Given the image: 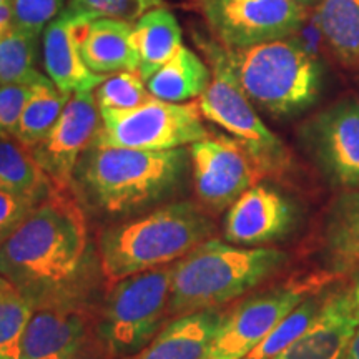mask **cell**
<instances>
[{"label": "cell", "instance_id": "6da1fadb", "mask_svg": "<svg viewBox=\"0 0 359 359\" xmlns=\"http://www.w3.org/2000/svg\"><path fill=\"white\" fill-rule=\"evenodd\" d=\"M88 233L83 210L53 190L0 245V275L34 308L82 299Z\"/></svg>", "mask_w": 359, "mask_h": 359}, {"label": "cell", "instance_id": "7a4b0ae2", "mask_svg": "<svg viewBox=\"0 0 359 359\" xmlns=\"http://www.w3.org/2000/svg\"><path fill=\"white\" fill-rule=\"evenodd\" d=\"M190 165L185 147L137 150L90 145L79 161L75 178L93 208L122 215L173 195Z\"/></svg>", "mask_w": 359, "mask_h": 359}, {"label": "cell", "instance_id": "3957f363", "mask_svg": "<svg viewBox=\"0 0 359 359\" xmlns=\"http://www.w3.org/2000/svg\"><path fill=\"white\" fill-rule=\"evenodd\" d=\"M288 255L276 248H241L208 238L173 263L170 320L224 306L285 266Z\"/></svg>", "mask_w": 359, "mask_h": 359}, {"label": "cell", "instance_id": "277c9868", "mask_svg": "<svg viewBox=\"0 0 359 359\" xmlns=\"http://www.w3.org/2000/svg\"><path fill=\"white\" fill-rule=\"evenodd\" d=\"M213 231L212 219L193 201L163 205L102 233L100 269L107 281L116 283L135 273L173 264L212 238Z\"/></svg>", "mask_w": 359, "mask_h": 359}, {"label": "cell", "instance_id": "5b68a950", "mask_svg": "<svg viewBox=\"0 0 359 359\" xmlns=\"http://www.w3.org/2000/svg\"><path fill=\"white\" fill-rule=\"evenodd\" d=\"M226 55L246 97L271 116L302 114L321 95L320 62L294 37L226 48Z\"/></svg>", "mask_w": 359, "mask_h": 359}, {"label": "cell", "instance_id": "8992f818", "mask_svg": "<svg viewBox=\"0 0 359 359\" xmlns=\"http://www.w3.org/2000/svg\"><path fill=\"white\" fill-rule=\"evenodd\" d=\"M201 48L212 65V80L196 98L201 116L235 138L263 175L288 172L291 168L288 147L264 125L253 102L246 97L228 60L226 48L217 42H201Z\"/></svg>", "mask_w": 359, "mask_h": 359}, {"label": "cell", "instance_id": "52a82bcc", "mask_svg": "<svg viewBox=\"0 0 359 359\" xmlns=\"http://www.w3.org/2000/svg\"><path fill=\"white\" fill-rule=\"evenodd\" d=\"M173 264L135 273L114 283L97 330L110 359H118L147 346L170 320L168 303Z\"/></svg>", "mask_w": 359, "mask_h": 359}, {"label": "cell", "instance_id": "ba28073f", "mask_svg": "<svg viewBox=\"0 0 359 359\" xmlns=\"http://www.w3.org/2000/svg\"><path fill=\"white\" fill-rule=\"evenodd\" d=\"M339 276L341 273L336 271L296 275L243 299L230 313H223V320L201 359H243L303 299L326 291Z\"/></svg>", "mask_w": 359, "mask_h": 359}, {"label": "cell", "instance_id": "9c48e42d", "mask_svg": "<svg viewBox=\"0 0 359 359\" xmlns=\"http://www.w3.org/2000/svg\"><path fill=\"white\" fill-rule=\"evenodd\" d=\"M92 145L172 150L210 137L196 102L172 103L150 97L128 110H100Z\"/></svg>", "mask_w": 359, "mask_h": 359}, {"label": "cell", "instance_id": "30bf717a", "mask_svg": "<svg viewBox=\"0 0 359 359\" xmlns=\"http://www.w3.org/2000/svg\"><path fill=\"white\" fill-rule=\"evenodd\" d=\"M306 11L293 0H203L210 29L230 50L294 37Z\"/></svg>", "mask_w": 359, "mask_h": 359}, {"label": "cell", "instance_id": "8fae6325", "mask_svg": "<svg viewBox=\"0 0 359 359\" xmlns=\"http://www.w3.org/2000/svg\"><path fill=\"white\" fill-rule=\"evenodd\" d=\"M19 359H110L97 330V313L82 299L34 308Z\"/></svg>", "mask_w": 359, "mask_h": 359}, {"label": "cell", "instance_id": "7c38bea8", "mask_svg": "<svg viewBox=\"0 0 359 359\" xmlns=\"http://www.w3.org/2000/svg\"><path fill=\"white\" fill-rule=\"evenodd\" d=\"M195 191L205 208L223 212L264 177L233 137L215 135L188 145Z\"/></svg>", "mask_w": 359, "mask_h": 359}, {"label": "cell", "instance_id": "4fadbf2b", "mask_svg": "<svg viewBox=\"0 0 359 359\" xmlns=\"http://www.w3.org/2000/svg\"><path fill=\"white\" fill-rule=\"evenodd\" d=\"M100 123L93 90L74 93L50 132L29 148L55 190H70L79 161L97 137Z\"/></svg>", "mask_w": 359, "mask_h": 359}, {"label": "cell", "instance_id": "5bb4252c", "mask_svg": "<svg viewBox=\"0 0 359 359\" xmlns=\"http://www.w3.org/2000/svg\"><path fill=\"white\" fill-rule=\"evenodd\" d=\"M304 147L336 187L359 188V100H343L314 115L302 130Z\"/></svg>", "mask_w": 359, "mask_h": 359}, {"label": "cell", "instance_id": "9a60e30c", "mask_svg": "<svg viewBox=\"0 0 359 359\" xmlns=\"http://www.w3.org/2000/svg\"><path fill=\"white\" fill-rule=\"evenodd\" d=\"M294 223L293 203L275 188L257 183L228 208L224 238L233 245L258 248L285 238Z\"/></svg>", "mask_w": 359, "mask_h": 359}, {"label": "cell", "instance_id": "2e32d148", "mask_svg": "<svg viewBox=\"0 0 359 359\" xmlns=\"http://www.w3.org/2000/svg\"><path fill=\"white\" fill-rule=\"evenodd\" d=\"M88 13L67 6L42 32V55L47 77L62 92L79 93L95 90L109 75L93 74L80 53V40L90 22Z\"/></svg>", "mask_w": 359, "mask_h": 359}, {"label": "cell", "instance_id": "e0dca14e", "mask_svg": "<svg viewBox=\"0 0 359 359\" xmlns=\"http://www.w3.org/2000/svg\"><path fill=\"white\" fill-rule=\"evenodd\" d=\"M358 327L359 314L349 286L330 291L308 330L273 359H346Z\"/></svg>", "mask_w": 359, "mask_h": 359}, {"label": "cell", "instance_id": "ac0fdd59", "mask_svg": "<svg viewBox=\"0 0 359 359\" xmlns=\"http://www.w3.org/2000/svg\"><path fill=\"white\" fill-rule=\"evenodd\" d=\"M222 320L218 309L172 318L140 351L118 359H201Z\"/></svg>", "mask_w": 359, "mask_h": 359}, {"label": "cell", "instance_id": "d6986e66", "mask_svg": "<svg viewBox=\"0 0 359 359\" xmlns=\"http://www.w3.org/2000/svg\"><path fill=\"white\" fill-rule=\"evenodd\" d=\"M80 53L93 74L138 70L140 57L133 40V22L109 17L92 20L82 34Z\"/></svg>", "mask_w": 359, "mask_h": 359}, {"label": "cell", "instance_id": "ffe728a7", "mask_svg": "<svg viewBox=\"0 0 359 359\" xmlns=\"http://www.w3.org/2000/svg\"><path fill=\"white\" fill-rule=\"evenodd\" d=\"M133 40L140 57L138 72L147 82L183 45L182 27L170 8L160 6L133 22Z\"/></svg>", "mask_w": 359, "mask_h": 359}, {"label": "cell", "instance_id": "44dd1931", "mask_svg": "<svg viewBox=\"0 0 359 359\" xmlns=\"http://www.w3.org/2000/svg\"><path fill=\"white\" fill-rule=\"evenodd\" d=\"M212 80V70L191 48L182 47L147 80L151 97L172 103H187L198 98Z\"/></svg>", "mask_w": 359, "mask_h": 359}, {"label": "cell", "instance_id": "7402d4cb", "mask_svg": "<svg viewBox=\"0 0 359 359\" xmlns=\"http://www.w3.org/2000/svg\"><path fill=\"white\" fill-rule=\"evenodd\" d=\"M325 250L336 273L359 266V190L339 195L325 223Z\"/></svg>", "mask_w": 359, "mask_h": 359}, {"label": "cell", "instance_id": "603a6c76", "mask_svg": "<svg viewBox=\"0 0 359 359\" xmlns=\"http://www.w3.org/2000/svg\"><path fill=\"white\" fill-rule=\"evenodd\" d=\"M0 190L42 201L55 190L27 147L11 137H0Z\"/></svg>", "mask_w": 359, "mask_h": 359}, {"label": "cell", "instance_id": "cb8c5ba5", "mask_svg": "<svg viewBox=\"0 0 359 359\" xmlns=\"http://www.w3.org/2000/svg\"><path fill=\"white\" fill-rule=\"evenodd\" d=\"M318 27L341 64L359 67V0H321Z\"/></svg>", "mask_w": 359, "mask_h": 359}, {"label": "cell", "instance_id": "d4e9b609", "mask_svg": "<svg viewBox=\"0 0 359 359\" xmlns=\"http://www.w3.org/2000/svg\"><path fill=\"white\" fill-rule=\"evenodd\" d=\"M72 95L74 93L62 92L45 75L39 82L32 83L30 97L17 127L15 140L27 148L37 145L55 125Z\"/></svg>", "mask_w": 359, "mask_h": 359}, {"label": "cell", "instance_id": "484cf974", "mask_svg": "<svg viewBox=\"0 0 359 359\" xmlns=\"http://www.w3.org/2000/svg\"><path fill=\"white\" fill-rule=\"evenodd\" d=\"M39 35L13 25L0 37V83H35L43 77L35 69Z\"/></svg>", "mask_w": 359, "mask_h": 359}, {"label": "cell", "instance_id": "4316f807", "mask_svg": "<svg viewBox=\"0 0 359 359\" xmlns=\"http://www.w3.org/2000/svg\"><path fill=\"white\" fill-rule=\"evenodd\" d=\"M325 291L314 293L303 299L290 314H286L283 320L278 323L275 330L264 338L257 348L243 359H273L278 354L285 351L291 343L302 336L308 330L314 318L320 313L321 304L325 302Z\"/></svg>", "mask_w": 359, "mask_h": 359}, {"label": "cell", "instance_id": "83f0119b", "mask_svg": "<svg viewBox=\"0 0 359 359\" xmlns=\"http://www.w3.org/2000/svg\"><path fill=\"white\" fill-rule=\"evenodd\" d=\"M100 110H128L150 98L145 79L138 70L118 72L107 77L93 90Z\"/></svg>", "mask_w": 359, "mask_h": 359}, {"label": "cell", "instance_id": "f1b7e54d", "mask_svg": "<svg viewBox=\"0 0 359 359\" xmlns=\"http://www.w3.org/2000/svg\"><path fill=\"white\" fill-rule=\"evenodd\" d=\"M34 306L17 291L0 296V359H19Z\"/></svg>", "mask_w": 359, "mask_h": 359}, {"label": "cell", "instance_id": "f546056e", "mask_svg": "<svg viewBox=\"0 0 359 359\" xmlns=\"http://www.w3.org/2000/svg\"><path fill=\"white\" fill-rule=\"evenodd\" d=\"M163 6V0H69V7L88 13L93 19H122L138 20L151 8Z\"/></svg>", "mask_w": 359, "mask_h": 359}, {"label": "cell", "instance_id": "4dcf8cb0", "mask_svg": "<svg viewBox=\"0 0 359 359\" xmlns=\"http://www.w3.org/2000/svg\"><path fill=\"white\" fill-rule=\"evenodd\" d=\"M15 27L39 35L65 8V0H11Z\"/></svg>", "mask_w": 359, "mask_h": 359}, {"label": "cell", "instance_id": "1f68e13d", "mask_svg": "<svg viewBox=\"0 0 359 359\" xmlns=\"http://www.w3.org/2000/svg\"><path fill=\"white\" fill-rule=\"evenodd\" d=\"M32 83H0V137L15 138Z\"/></svg>", "mask_w": 359, "mask_h": 359}, {"label": "cell", "instance_id": "d6a6232c", "mask_svg": "<svg viewBox=\"0 0 359 359\" xmlns=\"http://www.w3.org/2000/svg\"><path fill=\"white\" fill-rule=\"evenodd\" d=\"M40 203L37 200L24 198L0 190V245L12 235L20 223L34 212Z\"/></svg>", "mask_w": 359, "mask_h": 359}, {"label": "cell", "instance_id": "836d02e7", "mask_svg": "<svg viewBox=\"0 0 359 359\" xmlns=\"http://www.w3.org/2000/svg\"><path fill=\"white\" fill-rule=\"evenodd\" d=\"M13 25H15V17H13L12 2L4 0V2H0V37L7 34Z\"/></svg>", "mask_w": 359, "mask_h": 359}, {"label": "cell", "instance_id": "e575fe53", "mask_svg": "<svg viewBox=\"0 0 359 359\" xmlns=\"http://www.w3.org/2000/svg\"><path fill=\"white\" fill-rule=\"evenodd\" d=\"M349 291H351V298L354 302V306H356V311L359 314V271L353 275L351 285H349Z\"/></svg>", "mask_w": 359, "mask_h": 359}, {"label": "cell", "instance_id": "d590c367", "mask_svg": "<svg viewBox=\"0 0 359 359\" xmlns=\"http://www.w3.org/2000/svg\"><path fill=\"white\" fill-rule=\"evenodd\" d=\"M346 359H359V327L356 330V333H354L351 343H349Z\"/></svg>", "mask_w": 359, "mask_h": 359}, {"label": "cell", "instance_id": "8d00e7d4", "mask_svg": "<svg viewBox=\"0 0 359 359\" xmlns=\"http://www.w3.org/2000/svg\"><path fill=\"white\" fill-rule=\"evenodd\" d=\"M12 291H15V288H13L11 283L6 280V278L0 275V296L12 293Z\"/></svg>", "mask_w": 359, "mask_h": 359}, {"label": "cell", "instance_id": "74e56055", "mask_svg": "<svg viewBox=\"0 0 359 359\" xmlns=\"http://www.w3.org/2000/svg\"><path fill=\"white\" fill-rule=\"evenodd\" d=\"M293 2L299 4V6H303V7H306V8H309V7H314V6H320L321 0H293Z\"/></svg>", "mask_w": 359, "mask_h": 359}, {"label": "cell", "instance_id": "f35d334b", "mask_svg": "<svg viewBox=\"0 0 359 359\" xmlns=\"http://www.w3.org/2000/svg\"><path fill=\"white\" fill-rule=\"evenodd\" d=\"M0 2H4V0H0Z\"/></svg>", "mask_w": 359, "mask_h": 359}]
</instances>
